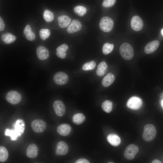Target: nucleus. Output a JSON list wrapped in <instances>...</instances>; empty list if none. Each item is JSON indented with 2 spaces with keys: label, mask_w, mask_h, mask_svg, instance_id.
I'll return each mask as SVG.
<instances>
[{
  "label": "nucleus",
  "mask_w": 163,
  "mask_h": 163,
  "mask_svg": "<svg viewBox=\"0 0 163 163\" xmlns=\"http://www.w3.org/2000/svg\"><path fill=\"white\" fill-rule=\"evenodd\" d=\"M156 133V128L153 125L151 124H147L144 127L142 138L146 141L150 142L154 139Z\"/></svg>",
  "instance_id": "1"
},
{
  "label": "nucleus",
  "mask_w": 163,
  "mask_h": 163,
  "mask_svg": "<svg viewBox=\"0 0 163 163\" xmlns=\"http://www.w3.org/2000/svg\"><path fill=\"white\" fill-rule=\"evenodd\" d=\"M120 52L122 58L126 60H129L132 59L134 54L132 46L126 43H124L121 45Z\"/></svg>",
  "instance_id": "2"
},
{
  "label": "nucleus",
  "mask_w": 163,
  "mask_h": 163,
  "mask_svg": "<svg viewBox=\"0 0 163 163\" xmlns=\"http://www.w3.org/2000/svg\"><path fill=\"white\" fill-rule=\"evenodd\" d=\"M113 24V21L111 18L105 16L101 19L99 23V27L103 31L108 32L112 29Z\"/></svg>",
  "instance_id": "3"
},
{
  "label": "nucleus",
  "mask_w": 163,
  "mask_h": 163,
  "mask_svg": "<svg viewBox=\"0 0 163 163\" xmlns=\"http://www.w3.org/2000/svg\"><path fill=\"white\" fill-rule=\"evenodd\" d=\"M139 151V148L134 144H130L128 145L125 149L124 155L127 159L131 160L135 157Z\"/></svg>",
  "instance_id": "4"
},
{
  "label": "nucleus",
  "mask_w": 163,
  "mask_h": 163,
  "mask_svg": "<svg viewBox=\"0 0 163 163\" xmlns=\"http://www.w3.org/2000/svg\"><path fill=\"white\" fill-rule=\"evenodd\" d=\"M6 98L8 102L13 104H16L20 102L21 97V94L17 91H11L7 94Z\"/></svg>",
  "instance_id": "5"
},
{
  "label": "nucleus",
  "mask_w": 163,
  "mask_h": 163,
  "mask_svg": "<svg viewBox=\"0 0 163 163\" xmlns=\"http://www.w3.org/2000/svg\"><path fill=\"white\" fill-rule=\"evenodd\" d=\"M33 130L35 133H41L46 129V123L40 119H36L33 120L31 124Z\"/></svg>",
  "instance_id": "6"
},
{
  "label": "nucleus",
  "mask_w": 163,
  "mask_h": 163,
  "mask_svg": "<svg viewBox=\"0 0 163 163\" xmlns=\"http://www.w3.org/2000/svg\"><path fill=\"white\" fill-rule=\"evenodd\" d=\"M142 104V102L141 98L136 96H133L129 99L126 106L131 109L136 110L139 109Z\"/></svg>",
  "instance_id": "7"
},
{
  "label": "nucleus",
  "mask_w": 163,
  "mask_h": 163,
  "mask_svg": "<svg viewBox=\"0 0 163 163\" xmlns=\"http://www.w3.org/2000/svg\"><path fill=\"white\" fill-rule=\"evenodd\" d=\"M68 75L65 72H59L56 73L54 75L53 80L56 84L62 85L66 84L68 81Z\"/></svg>",
  "instance_id": "8"
},
{
  "label": "nucleus",
  "mask_w": 163,
  "mask_h": 163,
  "mask_svg": "<svg viewBox=\"0 0 163 163\" xmlns=\"http://www.w3.org/2000/svg\"><path fill=\"white\" fill-rule=\"evenodd\" d=\"M53 106L55 112L57 116L61 117L64 115L66 108L62 101L59 100H56L54 102Z\"/></svg>",
  "instance_id": "9"
},
{
  "label": "nucleus",
  "mask_w": 163,
  "mask_h": 163,
  "mask_svg": "<svg viewBox=\"0 0 163 163\" xmlns=\"http://www.w3.org/2000/svg\"><path fill=\"white\" fill-rule=\"evenodd\" d=\"M143 25L142 20L139 16L135 15L132 18L131 25L134 30L136 31H140L143 27Z\"/></svg>",
  "instance_id": "10"
},
{
  "label": "nucleus",
  "mask_w": 163,
  "mask_h": 163,
  "mask_svg": "<svg viewBox=\"0 0 163 163\" xmlns=\"http://www.w3.org/2000/svg\"><path fill=\"white\" fill-rule=\"evenodd\" d=\"M68 151L69 147L65 142L60 141L57 144L56 149V154L57 155H65Z\"/></svg>",
  "instance_id": "11"
},
{
  "label": "nucleus",
  "mask_w": 163,
  "mask_h": 163,
  "mask_svg": "<svg viewBox=\"0 0 163 163\" xmlns=\"http://www.w3.org/2000/svg\"><path fill=\"white\" fill-rule=\"evenodd\" d=\"M38 149L36 144H30L27 149L26 154L27 156L31 159L36 158L38 155Z\"/></svg>",
  "instance_id": "12"
},
{
  "label": "nucleus",
  "mask_w": 163,
  "mask_h": 163,
  "mask_svg": "<svg viewBox=\"0 0 163 163\" xmlns=\"http://www.w3.org/2000/svg\"><path fill=\"white\" fill-rule=\"evenodd\" d=\"M160 44L158 40H155L150 42L144 48V51L147 54L153 53L158 49Z\"/></svg>",
  "instance_id": "13"
},
{
  "label": "nucleus",
  "mask_w": 163,
  "mask_h": 163,
  "mask_svg": "<svg viewBox=\"0 0 163 163\" xmlns=\"http://www.w3.org/2000/svg\"><path fill=\"white\" fill-rule=\"evenodd\" d=\"M36 53L38 58L41 60L47 59L49 55L48 50L43 46H40L37 48Z\"/></svg>",
  "instance_id": "14"
},
{
  "label": "nucleus",
  "mask_w": 163,
  "mask_h": 163,
  "mask_svg": "<svg viewBox=\"0 0 163 163\" xmlns=\"http://www.w3.org/2000/svg\"><path fill=\"white\" fill-rule=\"evenodd\" d=\"M82 27L80 22L76 19L73 20L67 29V32L69 34L73 33L79 31Z\"/></svg>",
  "instance_id": "15"
},
{
  "label": "nucleus",
  "mask_w": 163,
  "mask_h": 163,
  "mask_svg": "<svg viewBox=\"0 0 163 163\" xmlns=\"http://www.w3.org/2000/svg\"><path fill=\"white\" fill-rule=\"evenodd\" d=\"M14 129H13L14 133L18 136L24 133V123L21 119L17 120L14 125Z\"/></svg>",
  "instance_id": "16"
},
{
  "label": "nucleus",
  "mask_w": 163,
  "mask_h": 163,
  "mask_svg": "<svg viewBox=\"0 0 163 163\" xmlns=\"http://www.w3.org/2000/svg\"><path fill=\"white\" fill-rule=\"evenodd\" d=\"M71 131V127L68 124L64 123L59 125L57 129V131L60 135L66 136L69 135Z\"/></svg>",
  "instance_id": "17"
},
{
  "label": "nucleus",
  "mask_w": 163,
  "mask_h": 163,
  "mask_svg": "<svg viewBox=\"0 0 163 163\" xmlns=\"http://www.w3.org/2000/svg\"><path fill=\"white\" fill-rule=\"evenodd\" d=\"M58 24L61 28L67 27L71 22V19L68 16L63 15L59 16L58 18Z\"/></svg>",
  "instance_id": "18"
},
{
  "label": "nucleus",
  "mask_w": 163,
  "mask_h": 163,
  "mask_svg": "<svg viewBox=\"0 0 163 163\" xmlns=\"http://www.w3.org/2000/svg\"><path fill=\"white\" fill-rule=\"evenodd\" d=\"M115 76L112 73H108L103 79L102 85L105 87H107L111 85L115 80Z\"/></svg>",
  "instance_id": "19"
},
{
  "label": "nucleus",
  "mask_w": 163,
  "mask_h": 163,
  "mask_svg": "<svg viewBox=\"0 0 163 163\" xmlns=\"http://www.w3.org/2000/svg\"><path fill=\"white\" fill-rule=\"evenodd\" d=\"M107 140L111 145L115 146L119 145L121 142L119 137L113 134H109L107 136Z\"/></svg>",
  "instance_id": "20"
},
{
  "label": "nucleus",
  "mask_w": 163,
  "mask_h": 163,
  "mask_svg": "<svg viewBox=\"0 0 163 163\" xmlns=\"http://www.w3.org/2000/svg\"><path fill=\"white\" fill-rule=\"evenodd\" d=\"M24 34L26 37L27 39L29 41H33L35 38V35L32 30L30 26L27 25L24 28Z\"/></svg>",
  "instance_id": "21"
},
{
  "label": "nucleus",
  "mask_w": 163,
  "mask_h": 163,
  "mask_svg": "<svg viewBox=\"0 0 163 163\" xmlns=\"http://www.w3.org/2000/svg\"><path fill=\"white\" fill-rule=\"evenodd\" d=\"M107 65L105 62H101L97 67L96 72L97 75L99 77L104 75L107 71Z\"/></svg>",
  "instance_id": "22"
},
{
  "label": "nucleus",
  "mask_w": 163,
  "mask_h": 163,
  "mask_svg": "<svg viewBox=\"0 0 163 163\" xmlns=\"http://www.w3.org/2000/svg\"><path fill=\"white\" fill-rule=\"evenodd\" d=\"M2 40L7 44H10L14 42L16 40V37L12 34L7 33L3 34L2 37Z\"/></svg>",
  "instance_id": "23"
},
{
  "label": "nucleus",
  "mask_w": 163,
  "mask_h": 163,
  "mask_svg": "<svg viewBox=\"0 0 163 163\" xmlns=\"http://www.w3.org/2000/svg\"><path fill=\"white\" fill-rule=\"evenodd\" d=\"M85 120L84 115L82 113H78L74 115L72 117L73 123L77 125H79L83 123Z\"/></svg>",
  "instance_id": "24"
},
{
  "label": "nucleus",
  "mask_w": 163,
  "mask_h": 163,
  "mask_svg": "<svg viewBox=\"0 0 163 163\" xmlns=\"http://www.w3.org/2000/svg\"><path fill=\"white\" fill-rule=\"evenodd\" d=\"M101 107L104 111L109 113L112 110L113 103L110 101L106 100L102 103Z\"/></svg>",
  "instance_id": "25"
},
{
  "label": "nucleus",
  "mask_w": 163,
  "mask_h": 163,
  "mask_svg": "<svg viewBox=\"0 0 163 163\" xmlns=\"http://www.w3.org/2000/svg\"><path fill=\"white\" fill-rule=\"evenodd\" d=\"M8 157V152L5 147L1 146L0 147V161L4 162L6 161Z\"/></svg>",
  "instance_id": "26"
},
{
  "label": "nucleus",
  "mask_w": 163,
  "mask_h": 163,
  "mask_svg": "<svg viewBox=\"0 0 163 163\" xmlns=\"http://www.w3.org/2000/svg\"><path fill=\"white\" fill-rule=\"evenodd\" d=\"M75 13L79 16H83L86 13V8L82 6H77L74 8Z\"/></svg>",
  "instance_id": "27"
},
{
  "label": "nucleus",
  "mask_w": 163,
  "mask_h": 163,
  "mask_svg": "<svg viewBox=\"0 0 163 163\" xmlns=\"http://www.w3.org/2000/svg\"><path fill=\"white\" fill-rule=\"evenodd\" d=\"M114 48V45L112 44L105 43L102 47V52L104 54H107L111 53Z\"/></svg>",
  "instance_id": "28"
},
{
  "label": "nucleus",
  "mask_w": 163,
  "mask_h": 163,
  "mask_svg": "<svg viewBox=\"0 0 163 163\" xmlns=\"http://www.w3.org/2000/svg\"><path fill=\"white\" fill-rule=\"evenodd\" d=\"M96 66L95 62L92 60L85 63L82 67V69L84 71L92 70L95 68Z\"/></svg>",
  "instance_id": "29"
},
{
  "label": "nucleus",
  "mask_w": 163,
  "mask_h": 163,
  "mask_svg": "<svg viewBox=\"0 0 163 163\" xmlns=\"http://www.w3.org/2000/svg\"><path fill=\"white\" fill-rule=\"evenodd\" d=\"M43 17L46 22H50L53 19L54 15L51 11L48 10H46L43 12Z\"/></svg>",
  "instance_id": "30"
},
{
  "label": "nucleus",
  "mask_w": 163,
  "mask_h": 163,
  "mask_svg": "<svg viewBox=\"0 0 163 163\" xmlns=\"http://www.w3.org/2000/svg\"><path fill=\"white\" fill-rule=\"evenodd\" d=\"M50 34V30L47 29H42L40 31V37L43 40H45L48 38Z\"/></svg>",
  "instance_id": "31"
},
{
  "label": "nucleus",
  "mask_w": 163,
  "mask_h": 163,
  "mask_svg": "<svg viewBox=\"0 0 163 163\" xmlns=\"http://www.w3.org/2000/svg\"><path fill=\"white\" fill-rule=\"evenodd\" d=\"M116 0H104L102 5L105 8L110 7L113 6Z\"/></svg>",
  "instance_id": "32"
},
{
  "label": "nucleus",
  "mask_w": 163,
  "mask_h": 163,
  "mask_svg": "<svg viewBox=\"0 0 163 163\" xmlns=\"http://www.w3.org/2000/svg\"><path fill=\"white\" fill-rule=\"evenodd\" d=\"M68 48V45L65 44H64L58 47L56 49V51L66 52Z\"/></svg>",
  "instance_id": "33"
},
{
  "label": "nucleus",
  "mask_w": 163,
  "mask_h": 163,
  "mask_svg": "<svg viewBox=\"0 0 163 163\" xmlns=\"http://www.w3.org/2000/svg\"><path fill=\"white\" fill-rule=\"evenodd\" d=\"M56 55L62 59L65 58L66 56V52L57 51Z\"/></svg>",
  "instance_id": "34"
},
{
  "label": "nucleus",
  "mask_w": 163,
  "mask_h": 163,
  "mask_svg": "<svg viewBox=\"0 0 163 163\" xmlns=\"http://www.w3.org/2000/svg\"><path fill=\"white\" fill-rule=\"evenodd\" d=\"M75 163H89V161L87 159L85 158H80L76 161Z\"/></svg>",
  "instance_id": "35"
},
{
  "label": "nucleus",
  "mask_w": 163,
  "mask_h": 163,
  "mask_svg": "<svg viewBox=\"0 0 163 163\" xmlns=\"http://www.w3.org/2000/svg\"><path fill=\"white\" fill-rule=\"evenodd\" d=\"M5 28V24L2 18H0V31H2L4 30Z\"/></svg>",
  "instance_id": "36"
},
{
  "label": "nucleus",
  "mask_w": 163,
  "mask_h": 163,
  "mask_svg": "<svg viewBox=\"0 0 163 163\" xmlns=\"http://www.w3.org/2000/svg\"><path fill=\"white\" fill-rule=\"evenodd\" d=\"M152 163H161V162L160 160L158 159H155L152 162Z\"/></svg>",
  "instance_id": "37"
},
{
  "label": "nucleus",
  "mask_w": 163,
  "mask_h": 163,
  "mask_svg": "<svg viewBox=\"0 0 163 163\" xmlns=\"http://www.w3.org/2000/svg\"><path fill=\"white\" fill-rule=\"evenodd\" d=\"M162 98H163L161 101V105L162 109H163V97Z\"/></svg>",
  "instance_id": "38"
},
{
  "label": "nucleus",
  "mask_w": 163,
  "mask_h": 163,
  "mask_svg": "<svg viewBox=\"0 0 163 163\" xmlns=\"http://www.w3.org/2000/svg\"><path fill=\"white\" fill-rule=\"evenodd\" d=\"M160 97L162 98L163 97V91L160 94Z\"/></svg>",
  "instance_id": "39"
},
{
  "label": "nucleus",
  "mask_w": 163,
  "mask_h": 163,
  "mask_svg": "<svg viewBox=\"0 0 163 163\" xmlns=\"http://www.w3.org/2000/svg\"><path fill=\"white\" fill-rule=\"evenodd\" d=\"M161 33L162 35L163 36V28L161 30Z\"/></svg>",
  "instance_id": "40"
},
{
  "label": "nucleus",
  "mask_w": 163,
  "mask_h": 163,
  "mask_svg": "<svg viewBox=\"0 0 163 163\" xmlns=\"http://www.w3.org/2000/svg\"><path fill=\"white\" fill-rule=\"evenodd\" d=\"M109 163H113V162H109Z\"/></svg>",
  "instance_id": "41"
}]
</instances>
